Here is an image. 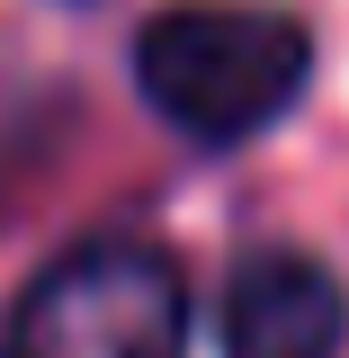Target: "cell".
<instances>
[{
    "mask_svg": "<svg viewBox=\"0 0 349 358\" xmlns=\"http://www.w3.org/2000/svg\"><path fill=\"white\" fill-rule=\"evenodd\" d=\"M0 358H188V278L143 233H90L18 287Z\"/></svg>",
    "mask_w": 349,
    "mask_h": 358,
    "instance_id": "2",
    "label": "cell"
},
{
    "mask_svg": "<svg viewBox=\"0 0 349 358\" xmlns=\"http://www.w3.org/2000/svg\"><path fill=\"white\" fill-rule=\"evenodd\" d=\"M349 350V287L332 260L296 242L242 251L224 278V358H341Z\"/></svg>",
    "mask_w": 349,
    "mask_h": 358,
    "instance_id": "3",
    "label": "cell"
},
{
    "mask_svg": "<svg viewBox=\"0 0 349 358\" xmlns=\"http://www.w3.org/2000/svg\"><path fill=\"white\" fill-rule=\"evenodd\" d=\"M313 81V27L278 0H179L134 27V90L197 152L269 134Z\"/></svg>",
    "mask_w": 349,
    "mask_h": 358,
    "instance_id": "1",
    "label": "cell"
}]
</instances>
